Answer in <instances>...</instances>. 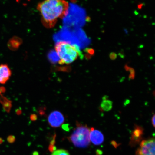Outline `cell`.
Listing matches in <instances>:
<instances>
[{"instance_id": "cell-1", "label": "cell", "mask_w": 155, "mask_h": 155, "mask_svg": "<svg viewBox=\"0 0 155 155\" xmlns=\"http://www.w3.org/2000/svg\"><path fill=\"white\" fill-rule=\"evenodd\" d=\"M37 9L46 28H51L60 19L68 13L69 4L65 0H44L38 4Z\"/></svg>"}, {"instance_id": "cell-2", "label": "cell", "mask_w": 155, "mask_h": 155, "mask_svg": "<svg viewBox=\"0 0 155 155\" xmlns=\"http://www.w3.org/2000/svg\"><path fill=\"white\" fill-rule=\"evenodd\" d=\"M56 54L59 59L60 64L68 65L73 62L79 57L83 56L80 48L76 44L65 41H60L55 45Z\"/></svg>"}, {"instance_id": "cell-3", "label": "cell", "mask_w": 155, "mask_h": 155, "mask_svg": "<svg viewBox=\"0 0 155 155\" xmlns=\"http://www.w3.org/2000/svg\"><path fill=\"white\" fill-rule=\"evenodd\" d=\"M76 125V127L68 139L78 148H87L90 144V129L86 125L78 123Z\"/></svg>"}, {"instance_id": "cell-4", "label": "cell", "mask_w": 155, "mask_h": 155, "mask_svg": "<svg viewBox=\"0 0 155 155\" xmlns=\"http://www.w3.org/2000/svg\"><path fill=\"white\" fill-rule=\"evenodd\" d=\"M155 139L150 138L141 141L135 155H155Z\"/></svg>"}, {"instance_id": "cell-5", "label": "cell", "mask_w": 155, "mask_h": 155, "mask_svg": "<svg viewBox=\"0 0 155 155\" xmlns=\"http://www.w3.org/2000/svg\"><path fill=\"white\" fill-rule=\"evenodd\" d=\"M65 118L63 114L58 111H55L50 113L48 118L49 125L53 127H58L64 123Z\"/></svg>"}, {"instance_id": "cell-6", "label": "cell", "mask_w": 155, "mask_h": 155, "mask_svg": "<svg viewBox=\"0 0 155 155\" xmlns=\"http://www.w3.org/2000/svg\"><path fill=\"white\" fill-rule=\"evenodd\" d=\"M144 134V129L142 127L135 125L134 130L132 133L131 140L130 144L131 146L136 145L142 139V136Z\"/></svg>"}, {"instance_id": "cell-7", "label": "cell", "mask_w": 155, "mask_h": 155, "mask_svg": "<svg viewBox=\"0 0 155 155\" xmlns=\"http://www.w3.org/2000/svg\"><path fill=\"white\" fill-rule=\"evenodd\" d=\"M90 141L95 145H100L104 142V137L101 132L92 127L90 129Z\"/></svg>"}, {"instance_id": "cell-8", "label": "cell", "mask_w": 155, "mask_h": 155, "mask_svg": "<svg viewBox=\"0 0 155 155\" xmlns=\"http://www.w3.org/2000/svg\"><path fill=\"white\" fill-rule=\"evenodd\" d=\"M11 71L6 64L0 65V83L5 84L11 76Z\"/></svg>"}, {"instance_id": "cell-9", "label": "cell", "mask_w": 155, "mask_h": 155, "mask_svg": "<svg viewBox=\"0 0 155 155\" xmlns=\"http://www.w3.org/2000/svg\"><path fill=\"white\" fill-rule=\"evenodd\" d=\"M101 111L108 112L110 111L112 108V102L108 100V97L104 96L102 98V101L101 104Z\"/></svg>"}, {"instance_id": "cell-10", "label": "cell", "mask_w": 155, "mask_h": 155, "mask_svg": "<svg viewBox=\"0 0 155 155\" xmlns=\"http://www.w3.org/2000/svg\"><path fill=\"white\" fill-rule=\"evenodd\" d=\"M51 155H70L67 150L64 149H59L52 153Z\"/></svg>"}, {"instance_id": "cell-11", "label": "cell", "mask_w": 155, "mask_h": 155, "mask_svg": "<svg viewBox=\"0 0 155 155\" xmlns=\"http://www.w3.org/2000/svg\"><path fill=\"white\" fill-rule=\"evenodd\" d=\"M125 69L127 71H129L130 72V74L129 75V78L133 79L135 77V72L134 70L132 68L128 67L127 65L125 66Z\"/></svg>"}, {"instance_id": "cell-12", "label": "cell", "mask_w": 155, "mask_h": 155, "mask_svg": "<svg viewBox=\"0 0 155 155\" xmlns=\"http://www.w3.org/2000/svg\"><path fill=\"white\" fill-rule=\"evenodd\" d=\"M7 140L9 143H12L14 141V137L12 136H10L8 137Z\"/></svg>"}, {"instance_id": "cell-13", "label": "cell", "mask_w": 155, "mask_h": 155, "mask_svg": "<svg viewBox=\"0 0 155 155\" xmlns=\"http://www.w3.org/2000/svg\"><path fill=\"white\" fill-rule=\"evenodd\" d=\"M155 115H154L152 117V125H153V127H155Z\"/></svg>"}, {"instance_id": "cell-14", "label": "cell", "mask_w": 155, "mask_h": 155, "mask_svg": "<svg viewBox=\"0 0 155 155\" xmlns=\"http://www.w3.org/2000/svg\"><path fill=\"white\" fill-rule=\"evenodd\" d=\"M3 142V139L1 138H0V144H1Z\"/></svg>"}]
</instances>
